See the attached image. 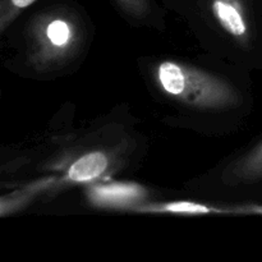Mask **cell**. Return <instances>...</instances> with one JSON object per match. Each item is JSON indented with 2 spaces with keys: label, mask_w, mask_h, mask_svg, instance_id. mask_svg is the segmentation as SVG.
Segmentation results:
<instances>
[{
  "label": "cell",
  "mask_w": 262,
  "mask_h": 262,
  "mask_svg": "<svg viewBox=\"0 0 262 262\" xmlns=\"http://www.w3.org/2000/svg\"><path fill=\"white\" fill-rule=\"evenodd\" d=\"M146 76L155 96L193 125L235 124L252 112L250 87L214 68L164 58L150 61Z\"/></svg>",
  "instance_id": "obj_1"
},
{
  "label": "cell",
  "mask_w": 262,
  "mask_h": 262,
  "mask_svg": "<svg viewBox=\"0 0 262 262\" xmlns=\"http://www.w3.org/2000/svg\"><path fill=\"white\" fill-rule=\"evenodd\" d=\"M90 27L77 13L53 9L36 15L23 31V66L38 77L60 76L83 59Z\"/></svg>",
  "instance_id": "obj_2"
},
{
  "label": "cell",
  "mask_w": 262,
  "mask_h": 262,
  "mask_svg": "<svg viewBox=\"0 0 262 262\" xmlns=\"http://www.w3.org/2000/svg\"><path fill=\"white\" fill-rule=\"evenodd\" d=\"M135 138L124 135L119 141L87 140L82 143V150L73 152L71 160L63 163V174L54 177L55 189L91 183L107 176L118 173L130 160L136 150Z\"/></svg>",
  "instance_id": "obj_3"
},
{
  "label": "cell",
  "mask_w": 262,
  "mask_h": 262,
  "mask_svg": "<svg viewBox=\"0 0 262 262\" xmlns=\"http://www.w3.org/2000/svg\"><path fill=\"white\" fill-rule=\"evenodd\" d=\"M220 189L247 200L262 197V136L224 163L217 171Z\"/></svg>",
  "instance_id": "obj_4"
},
{
  "label": "cell",
  "mask_w": 262,
  "mask_h": 262,
  "mask_svg": "<svg viewBox=\"0 0 262 262\" xmlns=\"http://www.w3.org/2000/svg\"><path fill=\"white\" fill-rule=\"evenodd\" d=\"M89 194L94 204L101 206L132 209L133 201L141 202L140 200L145 197V191L135 184H110L94 187Z\"/></svg>",
  "instance_id": "obj_5"
},
{
  "label": "cell",
  "mask_w": 262,
  "mask_h": 262,
  "mask_svg": "<svg viewBox=\"0 0 262 262\" xmlns=\"http://www.w3.org/2000/svg\"><path fill=\"white\" fill-rule=\"evenodd\" d=\"M123 14L129 18L132 25H146L152 18V8L150 0H117Z\"/></svg>",
  "instance_id": "obj_6"
},
{
  "label": "cell",
  "mask_w": 262,
  "mask_h": 262,
  "mask_svg": "<svg viewBox=\"0 0 262 262\" xmlns=\"http://www.w3.org/2000/svg\"><path fill=\"white\" fill-rule=\"evenodd\" d=\"M36 0H2L0 3V32L4 33L20 13L35 3Z\"/></svg>",
  "instance_id": "obj_7"
}]
</instances>
